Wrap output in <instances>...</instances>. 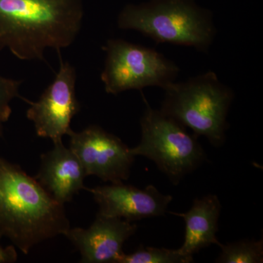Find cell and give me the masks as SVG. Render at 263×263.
<instances>
[{
	"label": "cell",
	"instance_id": "obj_1",
	"mask_svg": "<svg viewBox=\"0 0 263 263\" xmlns=\"http://www.w3.org/2000/svg\"><path fill=\"white\" fill-rule=\"evenodd\" d=\"M84 15V0H0V51L45 61L47 48L60 53L75 42Z\"/></svg>",
	"mask_w": 263,
	"mask_h": 263
},
{
	"label": "cell",
	"instance_id": "obj_2",
	"mask_svg": "<svg viewBox=\"0 0 263 263\" xmlns=\"http://www.w3.org/2000/svg\"><path fill=\"white\" fill-rule=\"evenodd\" d=\"M70 228L64 205L35 178L0 156V233L24 254Z\"/></svg>",
	"mask_w": 263,
	"mask_h": 263
},
{
	"label": "cell",
	"instance_id": "obj_3",
	"mask_svg": "<svg viewBox=\"0 0 263 263\" xmlns=\"http://www.w3.org/2000/svg\"><path fill=\"white\" fill-rule=\"evenodd\" d=\"M118 27L135 30L157 43H171L207 52L216 29L212 14L193 0H152L127 5L117 19Z\"/></svg>",
	"mask_w": 263,
	"mask_h": 263
},
{
	"label": "cell",
	"instance_id": "obj_4",
	"mask_svg": "<svg viewBox=\"0 0 263 263\" xmlns=\"http://www.w3.org/2000/svg\"><path fill=\"white\" fill-rule=\"evenodd\" d=\"M164 90L161 111L190 128L195 136L205 137L216 148L226 143L227 117L235 95L215 72L174 81Z\"/></svg>",
	"mask_w": 263,
	"mask_h": 263
},
{
	"label": "cell",
	"instance_id": "obj_5",
	"mask_svg": "<svg viewBox=\"0 0 263 263\" xmlns=\"http://www.w3.org/2000/svg\"><path fill=\"white\" fill-rule=\"evenodd\" d=\"M146 104L141 119V141L130 148L132 154L153 161L173 184H179L206 160V154L186 127Z\"/></svg>",
	"mask_w": 263,
	"mask_h": 263
},
{
	"label": "cell",
	"instance_id": "obj_6",
	"mask_svg": "<svg viewBox=\"0 0 263 263\" xmlns=\"http://www.w3.org/2000/svg\"><path fill=\"white\" fill-rule=\"evenodd\" d=\"M105 67L101 73L105 90L117 95L148 86L164 89L176 81L179 68L162 53L122 39H110L103 47Z\"/></svg>",
	"mask_w": 263,
	"mask_h": 263
},
{
	"label": "cell",
	"instance_id": "obj_7",
	"mask_svg": "<svg viewBox=\"0 0 263 263\" xmlns=\"http://www.w3.org/2000/svg\"><path fill=\"white\" fill-rule=\"evenodd\" d=\"M76 71L68 62L60 59L54 80L45 89L37 102L29 101L27 117L34 123L36 134L50 138L53 144L62 142L64 136L72 133V118L79 113L81 105L76 94Z\"/></svg>",
	"mask_w": 263,
	"mask_h": 263
},
{
	"label": "cell",
	"instance_id": "obj_8",
	"mask_svg": "<svg viewBox=\"0 0 263 263\" xmlns=\"http://www.w3.org/2000/svg\"><path fill=\"white\" fill-rule=\"evenodd\" d=\"M70 147L79 159L86 176H95L105 182L121 183L130 176L135 156L118 137L98 125L72 131Z\"/></svg>",
	"mask_w": 263,
	"mask_h": 263
},
{
	"label": "cell",
	"instance_id": "obj_9",
	"mask_svg": "<svg viewBox=\"0 0 263 263\" xmlns=\"http://www.w3.org/2000/svg\"><path fill=\"white\" fill-rule=\"evenodd\" d=\"M99 205L98 214L131 221L163 216L173 200L153 185L141 190L123 183L87 189Z\"/></svg>",
	"mask_w": 263,
	"mask_h": 263
},
{
	"label": "cell",
	"instance_id": "obj_10",
	"mask_svg": "<svg viewBox=\"0 0 263 263\" xmlns=\"http://www.w3.org/2000/svg\"><path fill=\"white\" fill-rule=\"evenodd\" d=\"M137 229L131 221L97 214L89 228H70L63 235L80 252L81 262L119 263L124 254L123 246Z\"/></svg>",
	"mask_w": 263,
	"mask_h": 263
},
{
	"label": "cell",
	"instance_id": "obj_11",
	"mask_svg": "<svg viewBox=\"0 0 263 263\" xmlns=\"http://www.w3.org/2000/svg\"><path fill=\"white\" fill-rule=\"evenodd\" d=\"M86 172L77 156L63 142L55 143L41 156V166L35 179L60 203L70 202L85 189Z\"/></svg>",
	"mask_w": 263,
	"mask_h": 263
},
{
	"label": "cell",
	"instance_id": "obj_12",
	"mask_svg": "<svg viewBox=\"0 0 263 263\" xmlns=\"http://www.w3.org/2000/svg\"><path fill=\"white\" fill-rule=\"evenodd\" d=\"M221 205L216 195L195 199L193 206L185 213H171L182 218L186 224L184 241L179 249L183 256L193 262V255L212 245L219 246L216 238Z\"/></svg>",
	"mask_w": 263,
	"mask_h": 263
},
{
	"label": "cell",
	"instance_id": "obj_13",
	"mask_svg": "<svg viewBox=\"0 0 263 263\" xmlns=\"http://www.w3.org/2000/svg\"><path fill=\"white\" fill-rule=\"evenodd\" d=\"M221 254L218 263H260L263 262V240H242L219 246Z\"/></svg>",
	"mask_w": 263,
	"mask_h": 263
},
{
	"label": "cell",
	"instance_id": "obj_14",
	"mask_svg": "<svg viewBox=\"0 0 263 263\" xmlns=\"http://www.w3.org/2000/svg\"><path fill=\"white\" fill-rule=\"evenodd\" d=\"M179 249H170L146 247L140 248L133 253H124L119 263H190Z\"/></svg>",
	"mask_w": 263,
	"mask_h": 263
},
{
	"label": "cell",
	"instance_id": "obj_15",
	"mask_svg": "<svg viewBox=\"0 0 263 263\" xmlns=\"http://www.w3.org/2000/svg\"><path fill=\"white\" fill-rule=\"evenodd\" d=\"M22 81L8 79L0 76V138L3 136V126L12 114L10 102L15 98L23 99L19 94Z\"/></svg>",
	"mask_w": 263,
	"mask_h": 263
},
{
	"label": "cell",
	"instance_id": "obj_16",
	"mask_svg": "<svg viewBox=\"0 0 263 263\" xmlns=\"http://www.w3.org/2000/svg\"><path fill=\"white\" fill-rule=\"evenodd\" d=\"M3 235L0 233V263H13L18 259V254L13 246L3 247L1 243Z\"/></svg>",
	"mask_w": 263,
	"mask_h": 263
}]
</instances>
